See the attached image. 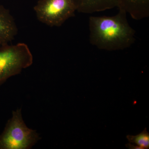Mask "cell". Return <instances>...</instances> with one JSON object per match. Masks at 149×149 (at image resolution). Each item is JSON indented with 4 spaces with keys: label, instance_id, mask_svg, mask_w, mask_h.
Returning a JSON list of instances; mask_svg holds the SVG:
<instances>
[{
    "label": "cell",
    "instance_id": "1",
    "mask_svg": "<svg viewBox=\"0 0 149 149\" xmlns=\"http://www.w3.org/2000/svg\"><path fill=\"white\" fill-rule=\"evenodd\" d=\"M113 16H91L89 19L90 43L100 49L120 50L135 41V31L128 23L122 9Z\"/></svg>",
    "mask_w": 149,
    "mask_h": 149
},
{
    "label": "cell",
    "instance_id": "2",
    "mask_svg": "<svg viewBox=\"0 0 149 149\" xmlns=\"http://www.w3.org/2000/svg\"><path fill=\"white\" fill-rule=\"evenodd\" d=\"M41 139L36 130L24 123L21 109H19L13 111L0 135V149H30Z\"/></svg>",
    "mask_w": 149,
    "mask_h": 149
},
{
    "label": "cell",
    "instance_id": "3",
    "mask_svg": "<svg viewBox=\"0 0 149 149\" xmlns=\"http://www.w3.org/2000/svg\"><path fill=\"white\" fill-rule=\"evenodd\" d=\"M33 62V55L25 43L0 47V85L10 77L20 74Z\"/></svg>",
    "mask_w": 149,
    "mask_h": 149
},
{
    "label": "cell",
    "instance_id": "4",
    "mask_svg": "<svg viewBox=\"0 0 149 149\" xmlns=\"http://www.w3.org/2000/svg\"><path fill=\"white\" fill-rule=\"evenodd\" d=\"M39 21L50 27H60L74 16L72 0H39L34 7Z\"/></svg>",
    "mask_w": 149,
    "mask_h": 149
},
{
    "label": "cell",
    "instance_id": "5",
    "mask_svg": "<svg viewBox=\"0 0 149 149\" xmlns=\"http://www.w3.org/2000/svg\"><path fill=\"white\" fill-rule=\"evenodd\" d=\"M17 32L16 22L10 11L0 5V47L8 45Z\"/></svg>",
    "mask_w": 149,
    "mask_h": 149
},
{
    "label": "cell",
    "instance_id": "6",
    "mask_svg": "<svg viewBox=\"0 0 149 149\" xmlns=\"http://www.w3.org/2000/svg\"><path fill=\"white\" fill-rule=\"evenodd\" d=\"M76 11L93 13L119 7L120 0H72Z\"/></svg>",
    "mask_w": 149,
    "mask_h": 149
},
{
    "label": "cell",
    "instance_id": "7",
    "mask_svg": "<svg viewBox=\"0 0 149 149\" xmlns=\"http://www.w3.org/2000/svg\"><path fill=\"white\" fill-rule=\"evenodd\" d=\"M118 8L124 10L134 19L140 20L149 16V0H120Z\"/></svg>",
    "mask_w": 149,
    "mask_h": 149
},
{
    "label": "cell",
    "instance_id": "8",
    "mask_svg": "<svg viewBox=\"0 0 149 149\" xmlns=\"http://www.w3.org/2000/svg\"><path fill=\"white\" fill-rule=\"evenodd\" d=\"M126 138L129 143L136 144L143 149H149V133L146 128L136 136L127 135Z\"/></svg>",
    "mask_w": 149,
    "mask_h": 149
},
{
    "label": "cell",
    "instance_id": "9",
    "mask_svg": "<svg viewBox=\"0 0 149 149\" xmlns=\"http://www.w3.org/2000/svg\"><path fill=\"white\" fill-rule=\"evenodd\" d=\"M126 147L128 149H143L142 147L139 146H135L134 144L129 143L126 144L125 145Z\"/></svg>",
    "mask_w": 149,
    "mask_h": 149
}]
</instances>
